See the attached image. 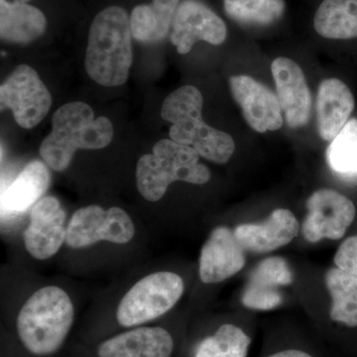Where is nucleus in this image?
<instances>
[{
    "label": "nucleus",
    "mask_w": 357,
    "mask_h": 357,
    "mask_svg": "<svg viewBox=\"0 0 357 357\" xmlns=\"http://www.w3.org/2000/svg\"><path fill=\"white\" fill-rule=\"evenodd\" d=\"M130 18L119 6H109L96 16L89 28L84 59L86 73L103 86L128 81L132 65Z\"/></svg>",
    "instance_id": "f257e3e1"
},
{
    "label": "nucleus",
    "mask_w": 357,
    "mask_h": 357,
    "mask_svg": "<svg viewBox=\"0 0 357 357\" xmlns=\"http://www.w3.org/2000/svg\"><path fill=\"white\" fill-rule=\"evenodd\" d=\"M112 138L114 126L109 119H95L86 103L70 102L54 114L51 133L42 142L40 155L47 166L62 172L70 166L77 150L102 149Z\"/></svg>",
    "instance_id": "f03ea898"
},
{
    "label": "nucleus",
    "mask_w": 357,
    "mask_h": 357,
    "mask_svg": "<svg viewBox=\"0 0 357 357\" xmlns=\"http://www.w3.org/2000/svg\"><path fill=\"white\" fill-rule=\"evenodd\" d=\"M204 98L196 86L176 89L164 100L161 116L172 123L171 139L196 150L199 156L218 164H225L236 150L229 133L218 130L202 121Z\"/></svg>",
    "instance_id": "7ed1b4c3"
},
{
    "label": "nucleus",
    "mask_w": 357,
    "mask_h": 357,
    "mask_svg": "<svg viewBox=\"0 0 357 357\" xmlns=\"http://www.w3.org/2000/svg\"><path fill=\"white\" fill-rule=\"evenodd\" d=\"M73 321L74 306L68 294L56 286H47L33 294L20 310L18 335L28 351L46 356L62 345Z\"/></svg>",
    "instance_id": "20e7f679"
},
{
    "label": "nucleus",
    "mask_w": 357,
    "mask_h": 357,
    "mask_svg": "<svg viewBox=\"0 0 357 357\" xmlns=\"http://www.w3.org/2000/svg\"><path fill=\"white\" fill-rule=\"evenodd\" d=\"M199 159V154L191 146L172 139L160 140L154 145L153 154L138 160L136 181L141 196L149 202L159 201L175 181L206 184L211 172Z\"/></svg>",
    "instance_id": "39448f33"
},
{
    "label": "nucleus",
    "mask_w": 357,
    "mask_h": 357,
    "mask_svg": "<svg viewBox=\"0 0 357 357\" xmlns=\"http://www.w3.org/2000/svg\"><path fill=\"white\" fill-rule=\"evenodd\" d=\"M184 293V282L178 275L161 271L138 281L122 298L117 307L119 325H142L163 316Z\"/></svg>",
    "instance_id": "423d86ee"
},
{
    "label": "nucleus",
    "mask_w": 357,
    "mask_h": 357,
    "mask_svg": "<svg viewBox=\"0 0 357 357\" xmlns=\"http://www.w3.org/2000/svg\"><path fill=\"white\" fill-rule=\"evenodd\" d=\"M134 225L128 213L114 206L105 211L100 206L79 208L67 227L66 244L70 248H84L98 241L126 244L133 238Z\"/></svg>",
    "instance_id": "0eeeda50"
},
{
    "label": "nucleus",
    "mask_w": 357,
    "mask_h": 357,
    "mask_svg": "<svg viewBox=\"0 0 357 357\" xmlns=\"http://www.w3.org/2000/svg\"><path fill=\"white\" fill-rule=\"evenodd\" d=\"M0 105L2 110L11 109L18 126L30 129L48 114L52 96L36 70L22 64L0 86Z\"/></svg>",
    "instance_id": "6e6552de"
},
{
    "label": "nucleus",
    "mask_w": 357,
    "mask_h": 357,
    "mask_svg": "<svg viewBox=\"0 0 357 357\" xmlns=\"http://www.w3.org/2000/svg\"><path fill=\"white\" fill-rule=\"evenodd\" d=\"M307 213L303 222V236L309 243L324 238L340 239L356 218L354 203L333 190L314 192L307 202Z\"/></svg>",
    "instance_id": "1a4fd4ad"
},
{
    "label": "nucleus",
    "mask_w": 357,
    "mask_h": 357,
    "mask_svg": "<svg viewBox=\"0 0 357 357\" xmlns=\"http://www.w3.org/2000/svg\"><path fill=\"white\" fill-rule=\"evenodd\" d=\"M227 29L222 18L199 0H185L178 6L172 23L171 41L185 55L198 41L220 45Z\"/></svg>",
    "instance_id": "9d476101"
},
{
    "label": "nucleus",
    "mask_w": 357,
    "mask_h": 357,
    "mask_svg": "<svg viewBox=\"0 0 357 357\" xmlns=\"http://www.w3.org/2000/svg\"><path fill=\"white\" fill-rule=\"evenodd\" d=\"M66 211L54 197H45L33 206L24 232L25 248L39 260L48 259L62 248L67 236Z\"/></svg>",
    "instance_id": "9b49d317"
},
{
    "label": "nucleus",
    "mask_w": 357,
    "mask_h": 357,
    "mask_svg": "<svg viewBox=\"0 0 357 357\" xmlns=\"http://www.w3.org/2000/svg\"><path fill=\"white\" fill-rule=\"evenodd\" d=\"M232 96L243 110L249 126L256 132L276 131L283 126L278 96L253 77L234 76L229 79Z\"/></svg>",
    "instance_id": "f8f14e48"
},
{
    "label": "nucleus",
    "mask_w": 357,
    "mask_h": 357,
    "mask_svg": "<svg viewBox=\"0 0 357 357\" xmlns=\"http://www.w3.org/2000/svg\"><path fill=\"white\" fill-rule=\"evenodd\" d=\"M277 96L290 128L306 126L312 112V95L302 68L285 57L275 59L271 65Z\"/></svg>",
    "instance_id": "ddd939ff"
},
{
    "label": "nucleus",
    "mask_w": 357,
    "mask_h": 357,
    "mask_svg": "<svg viewBox=\"0 0 357 357\" xmlns=\"http://www.w3.org/2000/svg\"><path fill=\"white\" fill-rule=\"evenodd\" d=\"M245 264L244 248L234 231L217 227L202 248L199 277L204 283H218L238 273Z\"/></svg>",
    "instance_id": "4468645a"
},
{
    "label": "nucleus",
    "mask_w": 357,
    "mask_h": 357,
    "mask_svg": "<svg viewBox=\"0 0 357 357\" xmlns=\"http://www.w3.org/2000/svg\"><path fill=\"white\" fill-rule=\"evenodd\" d=\"M293 282V274L288 263L282 257H269L253 269L244 289L243 304L248 309H275L281 305L283 298L277 289Z\"/></svg>",
    "instance_id": "2eb2a0df"
},
{
    "label": "nucleus",
    "mask_w": 357,
    "mask_h": 357,
    "mask_svg": "<svg viewBox=\"0 0 357 357\" xmlns=\"http://www.w3.org/2000/svg\"><path fill=\"white\" fill-rule=\"evenodd\" d=\"M299 222L292 211L278 208L266 222L241 225L234 229L237 241L245 250L256 253L271 252L287 245L298 236Z\"/></svg>",
    "instance_id": "dca6fc26"
},
{
    "label": "nucleus",
    "mask_w": 357,
    "mask_h": 357,
    "mask_svg": "<svg viewBox=\"0 0 357 357\" xmlns=\"http://www.w3.org/2000/svg\"><path fill=\"white\" fill-rule=\"evenodd\" d=\"M354 109V95L344 82L324 79L319 84L317 96V119L321 137L332 142L349 122Z\"/></svg>",
    "instance_id": "f3484780"
},
{
    "label": "nucleus",
    "mask_w": 357,
    "mask_h": 357,
    "mask_svg": "<svg viewBox=\"0 0 357 357\" xmlns=\"http://www.w3.org/2000/svg\"><path fill=\"white\" fill-rule=\"evenodd\" d=\"M170 333L162 328H139L107 340L98 349L100 357H170Z\"/></svg>",
    "instance_id": "a211bd4d"
},
{
    "label": "nucleus",
    "mask_w": 357,
    "mask_h": 357,
    "mask_svg": "<svg viewBox=\"0 0 357 357\" xmlns=\"http://www.w3.org/2000/svg\"><path fill=\"white\" fill-rule=\"evenodd\" d=\"M46 27V17L36 7L0 0V36L3 41L31 43L44 34Z\"/></svg>",
    "instance_id": "6ab92c4d"
},
{
    "label": "nucleus",
    "mask_w": 357,
    "mask_h": 357,
    "mask_svg": "<svg viewBox=\"0 0 357 357\" xmlns=\"http://www.w3.org/2000/svg\"><path fill=\"white\" fill-rule=\"evenodd\" d=\"M50 182L47 166L40 161L30 162L2 195V210L11 213L27 211L41 199Z\"/></svg>",
    "instance_id": "aec40b11"
},
{
    "label": "nucleus",
    "mask_w": 357,
    "mask_h": 357,
    "mask_svg": "<svg viewBox=\"0 0 357 357\" xmlns=\"http://www.w3.org/2000/svg\"><path fill=\"white\" fill-rule=\"evenodd\" d=\"M180 0H153L151 4L136 6L131 13L132 36L143 43L162 41L170 29Z\"/></svg>",
    "instance_id": "412c9836"
},
{
    "label": "nucleus",
    "mask_w": 357,
    "mask_h": 357,
    "mask_svg": "<svg viewBox=\"0 0 357 357\" xmlns=\"http://www.w3.org/2000/svg\"><path fill=\"white\" fill-rule=\"evenodd\" d=\"M314 26L325 38H357V0H324L314 14Z\"/></svg>",
    "instance_id": "4be33fe9"
},
{
    "label": "nucleus",
    "mask_w": 357,
    "mask_h": 357,
    "mask_svg": "<svg viewBox=\"0 0 357 357\" xmlns=\"http://www.w3.org/2000/svg\"><path fill=\"white\" fill-rule=\"evenodd\" d=\"M326 284L333 299L331 318L357 326V277L340 268H332L326 275Z\"/></svg>",
    "instance_id": "5701e85b"
},
{
    "label": "nucleus",
    "mask_w": 357,
    "mask_h": 357,
    "mask_svg": "<svg viewBox=\"0 0 357 357\" xmlns=\"http://www.w3.org/2000/svg\"><path fill=\"white\" fill-rule=\"evenodd\" d=\"M223 6L231 20L243 25L273 24L285 10L284 0H223Z\"/></svg>",
    "instance_id": "b1692460"
},
{
    "label": "nucleus",
    "mask_w": 357,
    "mask_h": 357,
    "mask_svg": "<svg viewBox=\"0 0 357 357\" xmlns=\"http://www.w3.org/2000/svg\"><path fill=\"white\" fill-rule=\"evenodd\" d=\"M331 169L344 177L357 176V119L349 121L326 151Z\"/></svg>",
    "instance_id": "393cba45"
},
{
    "label": "nucleus",
    "mask_w": 357,
    "mask_h": 357,
    "mask_svg": "<svg viewBox=\"0 0 357 357\" xmlns=\"http://www.w3.org/2000/svg\"><path fill=\"white\" fill-rule=\"evenodd\" d=\"M250 342L241 328L223 325L213 337L202 342L195 357H246Z\"/></svg>",
    "instance_id": "a878e982"
},
{
    "label": "nucleus",
    "mask_w": 357,
    "mask_h": 357,
    "mask_svg": "<svg viewBox=\"0 0 357 357\" xmlns=\"http://www.w3.org/2000/svg\"><path fill=\"white\" fill-rule=\"evenodd\" d=\"M337 268L357 277V236L349 237L335 256Z\"/></svg>",
    "instance_id": "bb28decb"
},
{
    "label": "nucleus",
    "mask_w": 357,
    "mask_h": 357,
    "mask_svg": "<svg viewBox=\"0 0 357 357\" xmlns=\"http://www.w3.org/2000/svg\"><path fill=\"white\" fill-rule=\"evenodd\" d=\"M268 357H312L307 352L302 351H296V349H289V351H284L277 352V354H272Z\"/></svg>",
    "instance_id": "cd10ccee"
},
{
    "label": "nucleus",
    "mask_w": 357,
    "mask_h": 357,
    "mask_svg": "<svg viewBox=\"0 0 357 357\" xmlns=\"http://www.w3.org/2000/svg\"><path fill=\"white\" fill-rule=\"evenodd\" d=\"M13 2H17V3H27L30 0H13Z\"/></svg>",
    "instance_id": "c85d7f7f"
}]
</instances>
